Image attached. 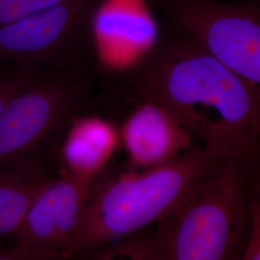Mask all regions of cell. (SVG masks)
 I'll return each mask as SVG.
<instances>
[{"label":"cell","instance_id":"9a60e30c","mask_svg":"<svg viewBox=\"0 0 260 260\" xmlns=\"http://www.w3.org/2000/svg\"><path fill=\"white\" fill-rule=\"evenodd\" d=\"M256 159H257V160H258V162H259V170H258V172H259V173H258V179H259V180H258V182H259V195H260V155H259V156H258V157L256 158Z\"/></svg>","mask_w":260,"mask_h":260},{"label":"cell","instance_id":"30bf717a","mask_svg":"<svg viewBox=\"0 0 260 260\" xmlns=\"http://www.w3.org/2000/svg\"><path fill=\"white\" fill-rule=\"evenodd\" d=\"M49 179L35 160L0 170V240H14L28 208Z\"/></svg>","mask_w":260,"mask_h":260},{"label":"cell","instance_id":"5bb4252c","mask_svg":"<svg viewBox=\"0 0 260 260\" xmlns=\"http://www.w3.org/2000/svg\"><path fill=\"white\" fill-rule=\"evenodd\" d=\"M0 260H25L22 253L12 244L4 245L0 241Z\"/></svg>","mask_w":260,"mask_h":260},{"label":"cell","instance_id":"277c9868","mask_svg":"<svg viewBox=\"0 0 260 260\" xmlns=\"http://www.w3.org/2000/svg\"><path fill=\"white\" fill-rule=\"evenodd\" d=\"M260 94V0H148Z\"/></svg>","mask_w":260,"mask_h":260},{"label":"cell","instance_id":"ba28073f","mask_svg":"<svg viewBox=\"0 0 260 260\" xmlns=\"http://www.w3.org/2000/svg\"><path fill=\"white\" fill-rule=\"evenodd\" d=\"M140 102L119 125L130 168L157 167L191 149L192 134L172 112L155 102Z\"/></svg>","mask_w":260,"mask_h":260},{"label":"cell","instance_id":"3957f363","mask_svg":"<svg viewBox=\"0 0 260 260\" xmlns=\"http://www.w3.org/2000/svg\"><path fill=\"white\" fill-rule=\"evenodd\" d=\"M224 160V159H223ZM205 149H189L157 167L98 179L65 258L95 256L164 218L196 182L218 167Z\"/></svg>","mask_w":260,"mask_h":260},{"label":"cell","instance_id":"8992f818","mask_svg":"<svg viewBox=\"0 0 260 260\" xmlns=\"http://www.w3.org/2000/svg\"><path fill=\"white\" fill-rule=\"evenodd\" d=\"M101 0H69L0 26V60L32 72L74 67L93 46Z\"/></svg>","mask_w":260,"mask_h":260},{"label":"cell","instance_id":"6da1fadb","mask_svg":"<svg viewBox=\"0 0 260 260\" xmlns=\"http://www.w3.org/2000/svg\"><path fill=\"white\" fill-rule=\"evenodd\" d=\"M156 44L131 74L140 101L174 114L215 159L260 155V94L185 31Z\"/></svg>","mask_w":260,"mask_h":260},{"label":"cell","instance_id":"7c38bea8","mask_svg":"<svg viewBox=\"0 0 260 260\" xmlns=\"http://www.w3.org/2000/svg\"><path fill=\"white\" fill-rule=\"evenodd\" d=\"M37 72L13 65L0 69V115L10 100L32 79Z\"/></svg>","mask_w":260,"mask_h":260},{"label":"cell","instance_id":"9c48e42d","mask_svg":"<svg viewBox=\"0 0 260 260\" xmlns=\"http://www.w3.org/2000/svg\"><path fill=\"white\" fill-rule=\"evenodd\" d=\"M69 125L60 150L63 174L96 181L121 148L119 125L99 115L75 117Z\"/></svg>","mask_w":260,"mask_h":260},{"label":"cell","instance_id":"8fae6325","mask_svg":"<svg viewBox=\"0 0 260 260\" xmlns=\"http://www.w3.org/2000/svg\"><path fill=\"white\" fill-rule=\"evenodd\" d=\"M69 0H0V26Z\"/></svg>","mask_w":260,"mask_h":260},{"label":"cell","instance_id":"4fadbf2b","mask_svg":"<svg viewBox=\"0 0 260 260\" xmlns=\"http://www.w3.org/2000/svg\"><path fill=\"white\" fill-rule=\"evenodd\" d=\"M242 259L260 260V195L249 203V233Z\"/></svg>","mask_w":260,"mask_h":260},{"label":"cell","instance_id":"5b68a950","mask_svg":"<svg viewBox=\"0 0 260 260\" xmlns=\"http://www.w3.org/2000/svg\"><path fill=\"white\" fill-rule=\"evenodd\" d=\"M75 66L37 72L0 115V170L34 161L45 141L70 118L87 85Z\"/></svg>","mask_w":260,"mask_h":260},{"label":"cell","instance_id":"7a4b0ae2","mask_svg":"<svg viewBox=\"0 0 260 260\" xmlns=\"http://www.w3.org/2000/svg\"><path fill=\"white\" fill-rule=\"evenodd\" d=\"M240 161L224 159L202 177L150 233L140 232L99 253L101 258L225 260L242 258L249 233Z\"/></svg>","mask_w":260,"mask_h":260},{"label":"cell","instance_id":"2e32d148","mask_svg":"<svg viewBox=\"0 0 260 260\" xmlns=\"http://www.w3.org/2000/svg\"><path fill=\"white\" fill-rule=\"evenodd\" d=\"M4 63H5V62H3L2 60H0V69H2V66H3Z\"/></svg>","mask_w":260,"mask_h":260},{"label":"cell","instance_id":"52a82bcc","mask_svg":"<svg viewBox=\"0 0 260 260\" xmlns=\"http://www.w3.org/2000/svg\"><path fill=\"white\" fill-rule=\"evenodd\" d=\"M94 182L66 174L48 180L12 241L24 259L65 258Z\"/></svg>","mask_w":260,"mask_h":260}]
</instances>
